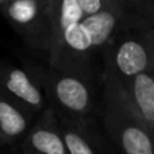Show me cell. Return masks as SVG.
<instances>
[{"label":"cell","instance_id":"cell-1","mask_svg":"<svg viewBox=\"0 0 154 154\" xmlns=\"http://www.w3.org/2000/svg\"><path fill=\"white\" fill-rule=\"evenodd\" d=\"M118 20H119L118 5H109L104 10H100L99 12L85 15L80 22L89 34L92 46H95L101 45L108 39L116 27Z\"/></svg>","mask_w":154,"mask_h":154},{"label":"cell","instance_id":"cell-2","mask_svg":"<svg viewBox=\"0 0 154 154\" xmlns=\"http://www.w3.org/2000/svg\"><path fill=\"white\" fill-rule=\"evenodd\" d=\"M3 84L11 95L30 106H39L42 101L39 91L35 88L29 76L20 69L8 70L3 77Z\"/></svg>","mask_w":154,"mask_h":154},{"label":"cell","instance_id":"cell-3","mask_svg":"<svg viewBox=\"0 0 154 154\" xmlns=\"http://www.w3.org/2000/svg\"><path fill=\"white\" fill-rule=\"evenodd\" d=\"M43 0H5L3 11L5 16L19 27H29L39 19Z\"/></svg>","mask_w":154,"mask_h":154},{"label":"cell","instance_id":"cell-4","mask_svg":"<svg viewBox=\"0 0 154 154\" xmlns=\"http://www.w3.org/2000/svg\"><path fill=\"white\" fill-rule=\"evenodd\" d=\"M116 64L123 75H138L147 65L146 50L137 41H127V42L122 43L118 50Z\"/></svg>","mask_w":154,"mask_h":154},{"label":"cell","instance_id":"cell-5","mask_svg":"<svg viewBox=\"0 0 154 154\" xmlns=\"http://www.w3.org/2000/svg\"><path fill=\"white\" fill-rule=\"evenodd\" d=\"M57 96L65 107L73 111H82L88 104V91L76 79H62L57 84Z\"/></svg>","mask_w":154,"mask_h":154},{"label":"cell","instance_id":"cell-6","mask_svg":"<svg viewBox=\"0 0 154 154\" xmlns=\"http://www.w3.org/2000/svg\"><path fill=\"white\" fill-rule=\"evenodd\" d=\"M26 118L10 101L0 97V138L11 139L20 135L26 128Z\"/></svg>","mask_w":154,"mask_h":154},{"label":"cell","instance_id":"cell-7","mask_svg":"<svg viewBox=\"0 0 154 154\" xmlns=\"http://www.w3.org/2000/svg\"><path fill=\"white\" fill-rule=\"evenodd\" d=\"M134 96L143 118L154 122V79L138 73L134 81Z\"/></svg>","mask_w":154,"mask_h":154},{"label":"cell","instance_id":"cell-8","mask_svg":"<svg viewBox=\"0 0 154 154\" xmlns=\"http://www.w3.org/2000/svg\"><path fill=\"white\" fill-rule=\"evenodd\" d=\"M122 145L127 154H154L149 137L138 127H127L123 131Z\"/></svg>","mask_w":154,"mask_h":154},{"label":"cell","instance_id":"cell-9","mask_svg":"<svg viewBox=\"0 0 154 154\" xmlns=\"http://www.w3.org/2000/svg\"><path fill=\"white\" fill-rule=\"evenodd\" d=\"M31 146L42 154H65V146L57 134L37 130L31 134Z\"/></svg>","mask_w":154,"mask_h":154},{"label":"cell","instance_id":"cell-10","mask_svg":"<svg viewBox=\"0 0 154 154\" xmlns=\"http://www.w3.org/2000/svg\"><path fill=\"white\" fill-rule=\"evenodd\" d=\"M62 35H64L65 42L77 51H84L92 46V39H91L88 31L85 30V27L81 24V22L68 26L62 31Z\"/></svg>","mask_w":154,"mask_h":154},{"label":"cell","instance_id":"cell-11","mask_svg":"<svg viewBox=\"0 0 154 154\" xmlns=\"http://www.w3.org/2000/svg\"><path fill=\"white\" fill-rule=\"evenodd\" d=\"M65 146L68 147L70 154H93L84 139L73 133H68L65 135Z\"/></svg>","mask_w":154,"mask_h":154},{"label":"cell","instance_id":"cell-12","mask_svg":"<svg viewBox=\"0 0 154 154\" xmlns=\"http://www.w3.org/2000/svg\"><path fill=\"white\" fill-rule=\"evenodd\" d=\"M79 4L85 16L99 12L109 5H119V0H79Z\"/></svg>","mask_w":154,"mask_h":154},{"label":"cell","instance_id":"cell-13","mask_svg":"<svg viewBox=\"0 0 154 154\" xmlns=\"http://www.w3.org/2000/svg\"><path fill=\"white\" fill-rule=\"evenodd\" d=\"M5 2V0H0V4H3V3H4Z\"/></svg>","mask_w":154,"mask_h":154}]
</instances>
